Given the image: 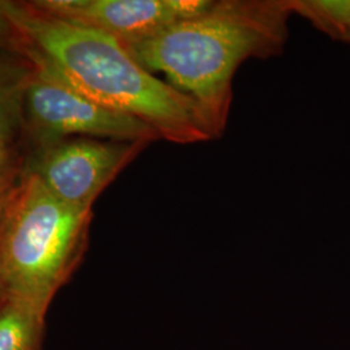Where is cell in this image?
Segmentation results:
<instances>
[{"mask_svg": "<svg viewBox=\"0 0 350 350\" xmlns=\"http://www.w3.org/2000/svg\"><path fill=\"white\" fill-rule=\"evenodd\" d=\"M148 142L70 137L27 152L23 173L34 175L65 204L92 209L94 202Z\"/></svg>", "mask_w": 350, "mask_h": 350, "instance_id": "5b68a950", "label": "cell"}, {"mask_svg": "<svg viewBox=\"0 0 350 350\" xmlns=\"http://www.w3.org/2000/svg\"><path fill=\"white\" fill-rule=\"evenodd\" d=\"M20 176L0 174V219L4 214L8 199L12 193L13 188L17 185Z\"/></svg>", "mask_w": 350, "mask_h": 350, "instance_id": "8fae6325", "label": "cell"}, {"mask_svg": "<svg viewBox=\"0 0 350 350\" xmlns=\"http://www.w3.org/2000/svg\"><path fill=\"white\" fill-rule=\"evenodd\" d=\"M92 217V209L65 204L21 173L0 219V299L49 312L83 261Z\"/></svg>", "mask_w": 350, "mask_h": 350, "instance_id": "3957f363", "label": "cell"}, {"mask_svg": "<svg viewBox=\"0 0 350 350\" xmlns=\"http://www.w3.org/2000/svg\"><path fill=\"white\" fill-rule=\"evenodd\" d=\"M289 0H219L195 17L124 44L150 73L187 96L211 139L225 131L232 79L250 59L279 55L288 37Z\"/></svg>", "mask_w": 350, "mask_h": 350, "instance_id": "6da1fadb", "label": "cell"}, {"mask_svg": "<svg viewBox=\"0 0 350 350\" xmlns=\"http://www.w3.org/2000/svg\"><path fill=\"white\" fill-rule=\"evenodd\" d=\"M24 44L34 62L23 103L25 156L38 147L70 137L148 143L161 140L150 126L91 100Z\"/></svg>", "mask_w": 350, "mask_h": 350, "instance_id": "277c9868", "label": "cell"}, {"mask_svg": "<svg viewBox=\"0 0 350 350\" xmlns=\"http://www.w3.org/2000/svg\"><path fill=\"white\" fill-rule=\"evenodd\" d=\"M34 62L23 50L0 47V174L21 176L25 160L23 103Z\"/></svg>", "mask_w": 350, "mask_h": 350, "instance_id": "52a82bcc", "label": "cell"}, {"mask_svg": "<svg viewBox=\"0 0 350 350\" xmlns=\"http://www.w3.org/2000/svg\"><path fill=\"white\" fill-rule=\"evenodd\" d=\"M289 5L327 36L350 44V0H289Z\"/></svg>", "mask_w": 350, "mask_h": 350, "instance_id": "9c48e42d", "label": "cell"}, {"mask_svg": "<svg viewBox=\"0 0 350 350\" xmlns=\"http://www.w3.org/2000/svg\"><path fill=\"white\" fill-rule=\"evenodd\" d=\"M0 47L14 50L24 49L23 37L7 11V0H0Z\"/></svg>", "mask_w": 350, "mask_h": 350, "instance_id": "30bf717a", "label": "cell"}, {"mask_svg": "<svg viewBox=\"0 0 350 350\" xmlns=\"http://www.w3.org/2000/svg\"><path fill=\"white\" fill-rule=\"evenodd\" d=\"M36 10L86 26L121 43L144 40L179 21L205 12L212 0H33Z\"/></svg>", "mask_w": 350, "mask_h": 350, "instance_id": "8992f818", "label": "cell"}, {"mask_svg": "<svg viewBox=\"0 0 350 350\" xmlns=\"http://www.w3.org/2000/svg\"><path fill=\"white\" fill-rule=\"evenodd\" d=\"M46 314L25 301L0 299V350H42Z\"/></svg>", "mask_w": 350, "mask_h": 350, "instance_id": "ba28073f", "label": "cell"}, {"mask_svg": "<svg viewBox=\"0 0 350 350\" xmlns=\"http://www.w3.org/2000/svg\"><path fill=\"white\" fill-rule=\"evenodd\" d=\"M7 11L26 44L91 100L150 126L176 144L211 140L192 101L133 57L116 38L66 23L29 1Z\"/></svg>", "mask_w": 350, "mask_h": 350, "instance_id": "7a4b0ae2", "label": "cell"}]
</instances>
